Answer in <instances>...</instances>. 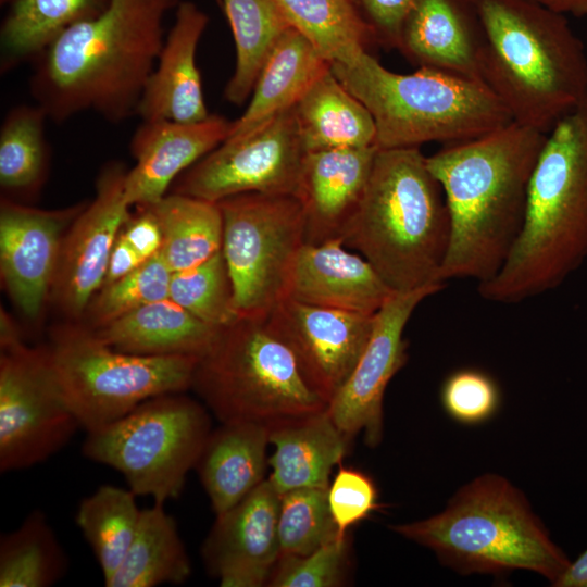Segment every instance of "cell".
Wrapping results in <instances>:
<instances>
[{
	"label": "cell",
	"instance_id": "f6af8a7d",
	"mask_svg": "<svg viewBox=\"0 0 587 587\" xmlns=\"http://www.w3.org/2000/svg\"><path fill=\"white\" fill-rule=\"evenodd\" d=\"M146 260L118 234L113 246L103 286L110 285L137 270Z\"/></svg>",
	"mask_w": 587,
	"mask_h": 587
},
{
	"label": "cell",
	"instance_id": "5b68a950",
	"mask_svg": "<svg viewBox=\"0 0 587 587\" xmlns=\"http://www.w3.org/2000/svg\"><path fill=\"white\" fill-rule=\"evenodd\" d=\"M340 239L395 292L444 286L449 213L420 148H377L362 200Z\"/></svg>",
	"mask_w": 587,
	"mask_h": 587
},
{
	"label": "cell",
	"instance_id": "c3c4849f",
	"mask_svg": "<svg viewBox=\"0 0 587 587\" xmlns=\"http://www.w3.org/2000/svg\"><path fill=\"white\" fill-rule=\"evenodd\" d=\"M352 1H353V2H354V4H355V0H352Z\"/></svg>",
	"mask_w": 587,
	"mask_h": 587
},
{
	"label": "cell",
	"instance_id": "7dc6e473",
	"mask_svg": "<svg viewBox=\"0 0 587 587\" xmlns=\"http://www.w3.org/2000/svg\"><path fill=\"white\" fill-rule=\"evenodd\" d=\"M562 15L587 17V0H529Z\"/></svg>",
	"mask_w": 587,
	"mask_h": 587
},
{
	"label": "cell",
	"instance_id": "d6986e66",
	"mask_svg": "<svg viewBox=\"0 0 587 587\" xmlns=\"http://www.w3.org/2000/svg\"><path fill=\"white\" fill-rule=\"evenodd\" d=\"M230 125L217 114L195 123L141 121L129 145L135 165L125 175L127 203L160 201L178 176L226 140Z\"/></svg>",
	"mask_w": 587,
	"mask_h": 587
},
{
	"label": "cell",
	"instance_id": "ffe728a7",
	"mask_svg": "<svg viewBox=\"0 0 587 587\" xmlns=\"http://www.w3.org/2000/svg\"><path fill=\"white\" fill-rule=\"evenodd\" d=\"M339 238L304 242L290 268L285 297L303 303L375 314L395 294L374 267Z\"/></svg>",
	"mask_w": 587,
	"mask_h": 587
},
{
	"label": "cell",
	"instance_id": "4dcf8cb0",
	"mask_svg": "<svg viewBox=\"0 0 587 587\" xmlns=\"http://www.w3.org/2000/svg\"><path fill=\"white\" fill-rule=\"evenodd\" d=\"M160 225V254L172 272L198 265L222 250L217 202L171 192L149 205Z\"/></svg>",
	"mask_w": 587,
	"mask_h": 587
},
{
	"label": "cell",
	"instance_id": "8d00e7d4",
	"mask_svg": "<svg viewBox=\"0 0 587 587\" xmlns=\"http://www.w3.org/2000/svg\"><path fill=\"white\" fill-rule=\"evenodd\" d=\"M168 297L203 322L222 328L239 316L222 250L204 262L173 272Z\"/></svg>",
	"mask_w": 587,
	"mask_h": 587
},
{
	"label": "cell",
	"instance_id": "9c48e42d",
	"mask_svg": "<svg viewBox=\"0 0 587 587\" xmlns=\"http://www.w3.org/2000/svg\"><path fill=\"white\" fill-rule=\"evenodd\" d=\"M47 354L54 384L86 433L120 420L148 399L191 388L199 361L122 352L93 332L72 328L54 335Z\"/></svg>",
	"mask_w": 587,
	"mask_h": 587
},
{
	"label": "cell",
	"instance_id": "ee69618b",
	"mask_svg": "<svg viewBox=\"0 0 587 587\" xmlns=\"http://www.w3.org/2000/svg\"><path fill=\"white\" fill-rule=\"evenodd\" d=\"M135 216H129L120 234L145 259L158 254L162 246L160 225L149 205H137Z\"/></svg>",
	"mask_w": 587,
	"mask_h": 587
},
{
	"label": "cell",
	"instance_id": "9a60e30c",
	"mask_svg": "<svg viewBox=\"0 0 587 587\" xmlns=\"http://www.w3.org/2000/svg\"><path fill=\"white\" fill-rule=\"evenodd\" d=\"M374 316L286 297L265 323L290 350L308 385L328 404L359 361Z\"/></svg>",
	"mask_w": 587,
	"mask_h": 587
},
{
	"label": "cell",
	"instance_id": "52a82bcc",
	"mask_svg": "<svg viewBox=\"0 0 587 587\" xmlns=\"http://www.w3.org/2000/svg\"><path fill=\"white\" fill-rule=\"evenodd\" d=\"M339 82L371 112L378 149L471 140L513 122L483 83L430 67L409 74L384 67L367 50L332 63Z\"/></svg>",
	"mask_w": 587,
	"mask_h": 587
},
{
	"label": "cell",
	"instance_id": "681fc988",
	"mask_svg": "<svg viewBox=\"0 0 587 587\" xmlns=\"http://www.w3.org/2000/svg\"><path fill=\"white\" fill-rule=\"evenodd\" d=\"M217 2V0H215Z\"/></svg>",
	"mask_w": 587,
	"mask_h": 587
},
{
	"label": "cell",
	"instance_id": "8fae6325",
	"mask_svg": "<svg viewBox=\"0 0 587 587\" xmlns=\"http://www.w3.org/2000/svg\"><path fill=\"white\" fill-rule=\"evenodd\" d=\"M225 258L239 317L265 319L285 297L305 242V216L294 195L247 192L217 202Z\"/></svg>",
	"mask_w": 587,
	"mask_h": 587
},
{
	"label": "cell",
	"instance_id": "e575fe53",
	"mask_svg": "<svg viewBox=\"0 0 587 587\" xmlns=\"http://www.w3.org/2000/svg\"><path fill=\"white\" fill-rule=\"evenodd\" d=\"M67 569L68 558L40 510L0 538V587H50Z\"/></svg>",
	"mask_w": 587,
	"mask_h": 587
},
{
	"label": "cell",
	"instance_id": "d4e9b609",
	"mask_svg": "<svg viewBox=\"0 0 587 587\" xmlns=\"http://www.w3.org/2000/svg\"><path fill=\"white\" fill-rule=\"evenodd\" d=\"M270 482L280 494L299 488L328 489L329 476L352 441L334 423L327 408L273 425Z\"/></svg>",
	"mask_w": 587,
	"mask_h": 587
},
{
	"label": "cell",
	"instance_id": "603a6c76",
	"mask_svg": "<svg viewBox=\"0 0 587 587\" xmlns=\"http://www.w3.org/2000/svg\"><path fill=\"white\" fill-rule=\"evenodd\" d=\"M484 35L471 0H415L398 50L417 67L482 82Z\"/></svg>",
	"mask_w": 587,
	"mask_h": 587
},
{
	"label": "cell",
	"instance_id": "ac0fdd59",
	"mask_svg": "<svg viewBox=\"0 0 587 587\" xmlns=\"http://www.w3.org/2000/svg\"><path fill=\"white\" fill-rule=\"evenodd\" d=\"M85 204L41 210L9 198L1 200V278L15 305L29 319L39 315L52 289L63 230Z\"/></svg>",
	"mask_w": 587,
	"mask_h": 587
},
{
	"label": "cell",
	"instance_id": "44dd1931",
	"mask_svg": "<svg viewBox=\"0 0 587 587\" xmlns=\"http://www.w3.org/2000/svg\"><path fill=\"white\" fill-rule=\"evenodd\" d=\"M174 12V22L137 108L141 121L195 123L210 115L196 57L209 16L187 0H182Z\"/></svg>",
	"mask_w": 587,
	"mask_h": 587
},
{
	"label": "cell",
	"instance_id": "5bb4252c",
	"mask_svg": "<svg viewBox=\"0 0 587 587\" xmlns=\"http://www.w3.org/2000/svg\"><path fill=\"white\" fill-rule=\"evenodd\" d=\"M442 287L395 292L375 313L370 339L359 361L327 404L334 423L349 439L362 433L367 446L380 442L384 394L408 360L405 325L421 301Z\"/></svg>",
	"mask_w": 587,
	"mask_h": 587
},
{
	"label": "cell",
	"instance_id": "f1b7e54d",
	"mask_svg": "<svg viewBox=\"0 0 587 587\" xmlns=\"http://www.w3.org/2000/svg\"><path fill=\"white\" fill-rule=\"evenodd\" d=\"M0 72L34 61L65 29L100 14L110 0H0Z\"/></svg>",
	"mask_w": 587,
	"mask_h": 587
},
{
	"label": "cell",
	"instance_id": "60d3db41",
	"mask_svg": "<svg viewBox=\"0 0 587 587\" xmlns=\"http://www.w3.org/2000/svg\"><path fill=\"white\" fill-rule=\"evenodd\" d=\"M440 401L446 413L465 425L488 421L499 409L501 395L496 380L475 369L451 373L442 383Z\"/></svg>",
	"mask_w": 587,
	"mask_h": 587
},
{
	"label": "cell",
	"instance_id": "bcb514c9",
	"mask_svg": "<svg viewBox=\"0 0 587 587\" xmlns=\"http://www.w3.org/2000/svg\"><path fill=\"white\" fill-rule=\"evenodd\" d=\"M554 587H587V550L570 563L563 574L552 584Z\"/></svg>",
	"mask_w": 587,
	"mask_h": 587
},
{
	"label": "cell",
	"instance_id": "3957f363",
	"mask_svg": "<svg viewBox=\"0 0 587 587\" xmlns=\"http://www.w3.org/2000/svg\"><path fill=\"white\" fill-rule=\"evenodd\" d=\"M586 258L587 100L547 134L519 237L478 292L492 302H520L557 288Z\"/></svg>",
	"mask_w": 587,
	"mask_h": 587
},
{
	"label": "cell",
	"instance_id": "f35d334b",
	"mask_svg": "<svg viewBox=\"0 0 587 587\" xmlns=\"http://www.w3.org/2000/svg\"><path fill=\"white\" fill-rule=\"evenodd\" d=\"M172 274L159 252L133 273L101 287L87 308L92 323L99 328L146 304L168 298Z\"/></svg>",
	"mask_w": 587,
	"mask_h": 587
},
{
	"label": "cell",
	"instance_id": "484cf974",
	"mask_svg": "<svg viewBox=\"0 0 587 587\" xmlns=\"http://www.w3.org/2000/svg\"><path fill=\"white\" fill-rule=\"evenodd\" d=\"M220 332L221 328L198 319L170 297L93 330L103 342L122 352L199 359L211 349Z\"/></svg>",
	"mask_w": 587,
	"mask_h": 587
},
{
	"label": "cell",
	"instance_id": "2e32d148",
	"mask_svg": "<svg viewBox=\"0 0 587 587\" xmlns=\"http://www.w3.org/2000/svg\"><path fill=\"white\" fill-rule=\"evenodd\" d=\"M126 171L121 162H110L101 170L95 198L64 235L51 292L72 316L84 313L102 287L113 246L129 217L130 205L124 195Z\"/></svg>",
	"mask_w": 587,
	"mask_h": 587
},
{
	"label": "cell",
	"instance_id": "d6a6232c",
	"mask_svg": "<svg viewBox=\"0 0 587 587\" xmlns=\"http://www.w3.org/2000/svg\"><path fill=\"white\" fill-rule=\"evenodd\" d=\"M136 495L127 487L101 485L85 497L76 512V524L101 569L107 585L136 534L141 510Z\"/></svg>",
	"mask_w": 587,
	"mask_h": 587
},
{
	"label": "cell",
	"instance_id": "7bdbcfd3",
	"mask_svg": "<svg viewBox=\"0 0 587 587\" xmlns=\"http://www.w3.org/2000/svg\"><path fill=\"white\" fill-rule=\"evenodd\" d=\"M415 0H355L371 27L375 41L389 49L399 48L404 22Z\"/></svg>",
	"mask_w": 587,
	"mask_h": 587
},
{
	"label": "cell",
	"instance_id": "1f68e13d",
	"mask_svg": "<svg viewBox=\"0 0 587 587\" xmlns=\"http://www.w3.org/2000/svg\"><path fill=\"white\" fill-rule=\"evenodd\" d=\"M217 3L224 9L236 48V66L224 97L240 105L251 96L272 49L291 26L274 0H217Z\"/></svg>",
	"mask_w": 587,
	"mask_h": 587
},
{
	"label": "cell",
	"instance_id": "ba28073f",
	"mask_svg": "<svg viewBox=\"0 0 587 587\" xmlns=\"http://www.w3.org/2000/svg\"><path fill=\"white\" fill-rule=\"evenodd\" d=\"M191 387L221 423L271 427L327 408L290 350L259 317H238L221 328L199 359Z\"/></svg>",
	"mask_w": 587,
	"mask_h": 587
},
{
	"label": "cell",
	"instance_id": "7402d4cb",
	"mask_svg": "<svg viewBox=\"0 0 587 587\" xmlns=\"http://www.w3.org/2000/svg\"><path fill=\"white\" fill-rule=\"evenodd\" d=\"M376 146L307 152L296 197L305 216V242L340 239L364 195Z\"/></svg>",
	"mask_w": 587,
	"mask_h": 587
},
{
	"label": "cell",
	"instance_id": "4fadbf2b",
	"mask_svg": "<svg viewBox=\"0 0 587 587\" xmlns=\"http://www.w3.org/2000/svg\"><path fill=\"white\" fill-rule=\"evenodd\" d=\"M305 153L292 107L223 141L178 176L172 192L211 202L247 192L296 196Z\"/></svg>",
	"mask_w": 587,
	"mask_h": 587
},
{
	"label": "cell",
	"instance_id": "ab89813d",
	"mask_svg": "<svg viewBox=\"0 0 587 587\" xmlns=\"http://www.w3.org/2000/svg\"><path fill=\"white\" fill-rule=\"evenodd\" d=\"M350 566L349 534L305 555H279L268 587H339Z\"/></svg>",
	"mask_w": 587,
	"mask_h": 587
},
{
	"label": "cell",
	"instance_id": "cb8c5ba5",
	"mask_svg": "<svg viewBox=\"0 0 587 587\" xmlns=\"http://www.w3.org/2000/svg\"><path fill=\"white\" fill-rule=\"evenodd\" d=\"M270 428L251 422L221 423L211 430L193 470L218 515L265 480Z\"/></svg>",
	"mask_w": 587,
	"mask_h": 587
},
{
	"label": "cell",
	"instance_id": "83f0119b",
	"mask_svg": "<svg viewBox=\"0 0 587 587\" xmlns=\"http://www.w3.org/2000/svg\"><path fill=\"white\" fill-rule=\"evenodd\" d=\"M305 152L375 146L376 126L367 108L330 70L295 105Z\"/></svg>",
	"mask_w": 587,
	"mask_h": 587
},
{
	"label": "cell",
	"instance_id": "7a4b0ae2",
	"mask_svg": "<svg viewBox=\"0 0 587 587\" xmlns=\"http://www.w3.org/2000/svg\"><path fill=\"white\" fill-rule=\"evenodd\" d=\"M547 134L511 122L426 157L450 220L440 280L484 283L507 260L522 229L528 186Z\"/></svg>",
	"mask_w": 587,
	"mask_h": 587
},
{
	"label": "cell",
	"instance_id": "30bf717a",
	"mask_svg": "<svg viewBox=\"0 0 587 587\" xmlns=\"http://www.w3.org/2000/svg\"><path fill=\"white\" fill-rule=\"evenodd\" d=\"M211 430L199 402L182 392L165 394L88 432L82 453L120 472L136 496L165 503L180 496Z\"/></svg>",
	"mask_w": 587,
	"mask_h": 587
},
{
	"label": "cell",
	"instance_id": "74e56055",
	"mask_svg": "<svg viewBox=\"0 0 587 587\" xmlns=\"http://www.w3.org/2000/svg\"><path fill=\"white\" fill-rule=\"evenodd\" d=\"M327 490L299 488L280 495L277 525L280 555H305L335 538H342L330 514Z\"/></svg>",
	"mask_w": 587,
	"mask_h": 587
},
{
	"label": "cell",
	"instance_id": "277c9868",
	"mask_svg": "<svg viewBox=\"0 0 587 587\" xmlns=\"http://www.w3.org/2000/svg\"><path fill=\"white\" fill-rule=\"evenodd\" d=\"M482 24V82L513 122L548 134L587 100V54L565 15L529 0H471Z\"/></svg>",
	"mask_w": 587,
	"mask_h": 587
},
{
	"label": "cell",
	"instance_id": "b9f144b4",
	"mask_svg": "<svg viewBox=\"0 0 587 587\" xmlns=\"http://www.w3.org/2000/svg\"><path fill=\"white\" fill-rule=\"evenodd\" d=\"M327 498L339 537L379 507L373 480L360 471L342 466L329 484Z\"/></svg>",
	"mask_w": 587,
	"mask_h": 587
},
{
	"label": "cell",
	"instance_id": "8992f818",
	"mask_svg": "<svg viewBox=\"0 0 587 587\" xmlns=\"http://www.w3.org/2000/svg\"><path fill=\"white\" fill-rule=\"evenodd\" d=\"M390 528L433 550L441 563L461 574L526 570L552 585L571 563L523 494L496 474L463 486L442 512Z\"/></svg>",
	"mask_w": 587,
	"mask_h": 587
},
{
	"label": "cell",
	"instance_id": "f546056e",
	"mask_svg": "<svg viewBox=\"0 0 587 587\" xmlns=\"http://www.w3.org/2000/svg\"><path fill=\"white\" fill-rule=\"evenodd\" d=\"M191 574V562L177 524L164 503L141 510L138 527L120 567L107 587L179 585Z\"/></svg>",
	"mask_w": 587,
	"mask_h": 587
},
{
	"label": "cell",
	"instance_id": "7c38bea8",
	"mask_svg": "<svg viewBox=\"0 0 587 587\" xmlns=\"http://www.w3.org/2000/svg\"><path fill=\"white\" fill-rule=\"evenodd\" d=\"M80 425L51 375L47 348L25 344L0 355V472L37 465L63 449Z\"/></svg>",
	"mask_w": 587,
	"mask_h": 587
},
{
	"label": "cell",
	"instance_id": "e0dca14e",
	"mask_svg": "<svg viewBox=\"0 0 587 587\" xmlns=\"http://www.w3.org/2000/svg\"><path fill=\"white\" fill-rule=\"evenodd\" d=\"M279 504L280 494L266 478L237 504L215 515L201 558L222 587L267 586L280 555Z\"/></svg>",
	"mask_w": 587,
	"mask_h": 587
},
{
	"label": "cell",
	"instance_id": "4316f807",
	"mask_svg": "<svg viewBox=\"0 0 587 587\" xmlns=\"http://www.w3.org/2000/svg\"><path fill=\"white\" fill-rule=\"evenodd\" d=\"M332 63L294 27L278 39L257 78L250 102L232 121L226 139L241 137L278 113L295 107Z\"/></svg>",
	"mask_w": 587,
	"mask_h": 587
},
{
	"label": "cell",
	"instance_id": "6da1fadb",
	"mask_svg": "<svg viewBox=\"0 0 587 587\" xmlns=\"http://www.w3.org/2000/svg\"><path fill=\"white\" fill-rule=\"evenodd\" d=\"M182 0H110L65 29L33 62L29 92L62 123L93 112L117 124L133 115L165 39L166 15Z\"/></svg>",
	"mask_w": 587,
	"mask_h": 587
},
{
	"label": "cell",
	"instance_id": "836d02e7",
	"mask_svg": "<svg viewBox=\"0 0 587 587\" xmlns=\"http://www.w3.org/2000/svg\"><path fill=\"white\" fill-rule=\"evenodd\" d=\"M289 25L330 63H348L375 41L352 0H274Z\"/></svg>",
	"mask_w": 587,
	"mask_h": 587
},
{
	"label": "cell",
	"instance_id": "d590c367",
	"mask_svg": "<svg viewBox=\"0 0 587 587\" xmlns=\"http://www.w3.org/2000/svg\"><path fill=\"white\" fill-rule=\"evenodd\" d=\"M38 104H20L5 114L0 127V186L10 193H33L41 186L49 162L45 125Z\"/></svg>",
	"mask_w": 587,
	"mask_h": 587
}]
</instances>
